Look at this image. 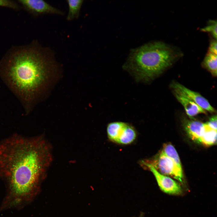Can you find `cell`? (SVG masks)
<instances>
[{
    "label": "cell",
    "instance_id": "cell-17",
    "mask_svg": "<svg viewBox=\"0 0 217 217\" xmlns=\"http://www.w3.org/2000/svg\"><path fill=\"white\" fill-rule=\"evenodd\" d=\"M0 7H6L16 9L19 8L16 3L13 1L8 0H0Z\"/></svg>",
    "mask_w": 217,
    "mask_h": 217
},
{
    "label": "cell",
    "instance_id": "cell-10",
    "mask_svg": "<svg viewBox=\"0 0 217 217\" xmlns=\"http://www.w3.org/2000/svg\"><path fill=\"white\" fill-rule=\"evenodd\" d=\"M126 123L116 121L110 123L108 124L107 131L108 138L110 140L117 143Z\"/></svg>",
    "mask_w": 217,
    "mask_h": 217
},
{
    "label": "cell",
    "instance_id": "cell-6",
    "mask_svg": "<svg viewBox=\"0 0 217 217\" xmlns=\"http://www.w3.org/2000/svg\"><path fill=\"white\" fill-rule=\"evenodd\" d=\"M18 2L28 11L36 16L47 14H64L62 11L44 0H20Z\"/></svg>",
    "mask_w": 217,
    "mask_h": 217
},
{
    "label": "cell",
    "instance_id": "cell-19",
    "mask_svg": "<svg viewBox=\"0 0 217 217\" xmlns=\"http://www.w3.org/2000/svg\"><path fill=\"white\" fill-rule=\"evenodd\" d=\"M217 44L216 39L212 40L210 43L207 52L217 55Z\"/></svg>",
    "mask_w": 217,
    "mask_h": 217
},
{
    "label": "cell",
    "instance_id": "cell-20",
    "mask_svg": "<svg viewBox=\"0 0 217 217\" xmlns=\"http://www.w3.org/2000/svg\"><path fill=\"white\" fill-rule=\"evenodd\" d=\"M143 217V213L142 212L140 213V215L139 216V217Z\"/></svg>",
    "mask_w": 217,
    "mask_h": 217
},
{
    "label": "cell",
    "instance_id": "cell-8",
    "mask_svg": "<svg viewBox=\"0 0 217 217\" xmlns=\"http://www.w3.org/2000/svg\"><path fill=\"white\" fill-rule=\"evenodd\" d=\"M177 99L183 106L186 114L190 117L201 113H206V111L195 102L178 90L173 89Z\"/></svg>",
    "mask_w": 217,
    "mask_h": 217
},
{
    "label": "cell",
    "instance_id": "cell-7",
    "mask_svg": "<svg viewBox=\"0 0 217 217\" xmlns=\"http://www.w3.org/2000/svg\"><path fill=\"white\" fill-rule=\"evenodd\" d=\"M171 86L173 89L180 91L205 111L211 113L215 112V109L208 101L199 93L189 89L178 82H173Z\"/></svg>",
    "mask_w": 217,
    "mask_h": 217
},
{
    "label": "cell",
    "instance_id": "cell-13",
    "mask_svg": "<svg viewBox=\"0 0 217 217\" xmlns=\"http://www.w3.org/2000/svg\"><path fill=\"white\" fill-rule=\"evenodd\" d=\"M217 55L207 52L202 62L203 66L214 76L217 75Z\"/></svg>",
    "mask_w": 217,
    "mask_h": 217
},
{
    "label": "cell",
    "instance_id": "cell-1",
    "mask_svg": "<svg viewBox=\"0 0 217 217\" xmlns=\"http://www.w3.org/2000/svg\"><path fill=\"white\" fill-rule=\"evenodd\" d=\"M52 159L51 145L42 136L14 135L0 142V175L8 180L15 200L36 193Z\"/></svg>",
    "mask_w": 217,
    "mask_h": 217
},
{
    "label": "cell",
    "instance_id": "cell-11",
    "mask_svg": "<svg viewBox=\"0 0 217 217\" xmlns=\"http://www.w3.org/2000/svg\"><path fill=\"white\" fill-rule=\"evenodd\" d=\"M136 136L134 128L132 125L126 123L117 143L124 145L130 144L134 141Z\"/></svg>",
    "mask_w": 217,
    "mask_h": 217
},
{
    "label": "cell",
    "instance_id": "cell-5",
    "mask_svg": "<svg viewBox=\"0 0 217 217\" xmlns=\"http://www.w3.org/2000/svg\"><path fill=\"white\" fill-rule=\"evenodd\" d=\"M153 173L160 189L163 192L170 194L178 195L182 192L178 183L168 176L160 173L151 164L143 162Z\"/></svg>",
    "mask_w": 217,
    "mask_h": 217
},
{
    "label": "cell",
    "instance_id": "cell-3",
    "mask_svg": "<svg viewBox=\"0 0 217 217\" xmlns=\"http://www.w3.org/2000/svg\"><path fill=\"white\" fill-rule=\"evenodd\" d=\"M176 55L163 43H149L132 49L123 67L137 80L147 82L171 66Z\"/></svg>",
    "mask_w": 217,
    "mask_h": 217
},
{
    "label": "cell",
    "instance_id": "cell-14",
    "mask_svg": "<svg viewBox=\"0 0 217 217\" xmlns=\"http://www.w3.org/2000/svg\"><path fill=\"white\" fill-rule=\"evenodd\" d=\"M205 129L200 140V143L206 146L214 145L216 143L217 130L210 128L205 123Z\"/></svg>",
    "mask_w": 217,
    "mask_h": 217
},
{
    "label": "cell",
    "instance_id": "cell-4",
    "mask_svg": "<svg viewBox=\"0 0 217 217\" xmlns=\"http://www.w3.org/2000/svg\"><path fill=\"white\" fill-rule=\"evenodd\" d=\"M154 167L161 174L171 176L181 182H182L183 176L182 168L179 167L162 151Z\"/></svg>",
    "mask_w": 217,
    "mask_h": 217
},
{
    "label": "cell",
    "instance_id": "cell-12",
    "mask_svg": "<svg viewBox=\"0 0 217 217\" xmlns=\"http://www.w3.org/2000/svg\"><path fill=\"white\" fill-rule=\"evenodd\" d=\"M69 10L67 17L68 20L77 18L80 15L81 7L83 3V0H68L66 1Z\"/></svg>",
    "mask_w": 217,
    "mask_h": 217
},
{
    "label": "cell",
    "instance_id": "cell-15",
    "mask_svg": "<svg viewBox=\"0 0 217 217\" xmlns=\"http://www.w3.org/2000/svg\"><path fill=\"white\" fill-rule=\"evenodd\" d=\"M161 151L172 160L179 167L182 168L178 155L174 146L171 143L164 144Z\"/></svg>",
    "mask_w": 217,
    "mask_h": 217
},
{
    "label": "cell",
    "instance_id": "cell-9",
    "mask_svg": "<svg viewBox=\"0 0 217 217\" xmlns=\"http://www.w3.org/2000/svg\"><path fill=\"white\" fill-rule=\"evenodd\" d=\"M185 128L190 137L193 140L200 142V139L205 129V123L194 120H187Z\"/></svg>",
    "mask_w": 217,
    "mask_h": 217
},
{
    "label": "cell",
    "instance_id": "cell-16",
    "mask_svg": "<svg viewBox=\"0 0 217 217\" xmlns=\"http://www.w3.org/2000/svg\"><path fill=\"white\" fill-rule=\"evenodd\" d=\"M204 32L210 33L215 39L217 38V22L212 20L210 21L208 25L202 29Z\"/></svg>",
    "mask_w": 217,
    "mask_h": 217
},
{
    "label": "cell",
    "instance_id": "cell-18",
    "mask_svg": "<svg viewBox=\"0 0 217 217\" xmlns=\"http://www.w3.org/2000/svg\"><path fill=\"white\" fill-rule=\"evenodd\" d=\"M206 124L210 128L217 130V116L214 115L211 117Z\"/></svg>",
    "mask_w": 217,
    "mask_h": 217
},
{
    "label": "cell",
    "instance_id": "cell-2",
    "mask_svg": "<svg viewBox=\"0 0 217 217\" xmlns=\"http://www.w3.org/2000/svg\"><path fill=\"white\" fill-rule=\"evenodd\" d=\"M53 55L48 48L33 43L15 48L1 63L3 79L26 104L43 82Z\"/></svg>",
    "mask_w": 217,
    "mask_h": 217
}]
</instances>
